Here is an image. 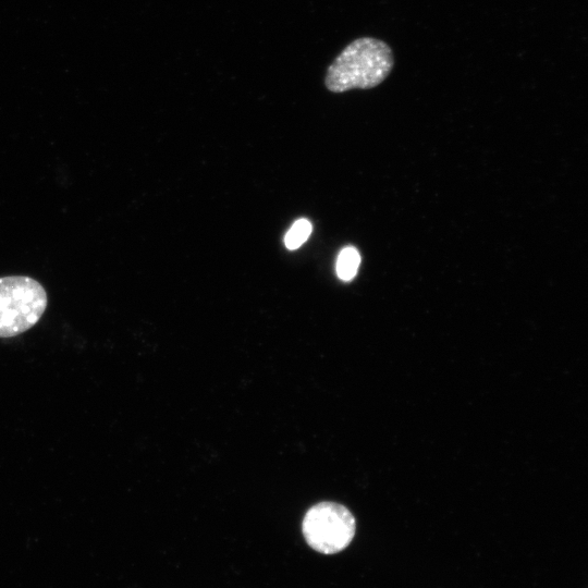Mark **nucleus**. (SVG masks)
I'll return each instance as SVG.
<instances>
[{
    "instance_id": "nucleus-4",
    "label": "nucleus",
    "mask_w": 588,
    "mask_h": 588,
    "mask_svg": "<svg viewBox=\"0 0 588 588\" xmlns=\"http://www.w3.org/2000/svg\"><path fill=\"white\" fill-rule=\"evenodd\" d=\"M360 256L355 247L343 248L336 259L335 270L338 277L343 281L352 280L359 267Z\"/></svg>"
},
{
    "instance_id": "nucleus-5",
    "label": "nucleus",
    "mask_w": 588,
    "mask_h": 588,
    "mask_svg": "<svg viewBox=\"0 0 588 588\" xmlns=\"http://www.w3.org/2000/svg\"><path fill=\"white\" fill-rule=\"evenodd\" d=\"M311 233V223L307 219H298L290 228L284 237L287 249L293 250L304 244Z\"/></svg>"
},
{
    "instance_id": "nucleus-3",
    "label": "nucleus",
    "mask_w": 588,
    "mask_h": 588,
    "mask_svg": "<svg viewBox=\"0 0 588 588\" xmlns=\"http://www.w3.org/2000/svg\"><path fill=\"white\" fill-rule=\"evenodd\" d=\"M355 531L353 513L346 506L331 501L313 505L302 522L306 543L322 554H335L346 549Z\"/></svg>"
},
{
    "instance_id": "nucleus-1",
    "label": "nucleus",
    "mask_w": 588,
    "mask_h": 588,
    "mask_svg": "<svg viewBox=\"0 0 588 588\" xmlns=\"http://www.w3.org/2000/svg\"><path fill=\"white\" fill-rule=\"evenodd\" d=\"M394 54L384 40L364 36L351 41L331 62L324 76L329 91L370 89L392 72Z\"/></svg>"
},
{
    "instance_id": "nucleus-2",
    "label": "nucleus",
    "mask_w": 588,
    "mask_h": 588,
    "mask_svg": "<svg viewBox=\"0 0 588 588\" xmlns=\"http://www.w3.org/2000/svg\"><path fill=\"white\" fill-rule=\"evenodd\" d=\"M48 305L44 286L26 275L0 278V339L13 338L33 328Z\"/></svg>"
}]
</instances>
